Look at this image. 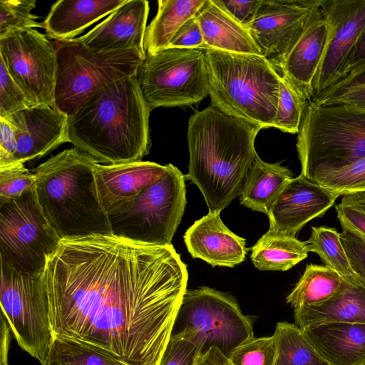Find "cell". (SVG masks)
<instances>
[{
    "label": "cell",
    "mask_w": 365,
    "mask_h": 365,
    "mask_svg": "<svg viewBox=\"0 0 365 365\" xmlns=\"http://www.w3.org/2000/svg\"><path fill=\"white\" fill-rule=\"evenodd\" d=\"M35 105L10 75L0 58V118H5Z\"/></svg>",
    "instance_id": "37"
},
{
    "label": "cell",
    "mask_w": 365,
    "mask_h": 365,
    "mask_svg": "<svg viewBox=\"0 0 365 365\" xmlns=\"http://www.w3.org/2000/svg\"><path fill=\"white\" fill-rule=\"evenodd\" d=\"M310 101L320 105L339 104L365 110V84L319 95Z\"/></svg>",
    "instance_id": "42"
},
{
    "label": "cell",
    "mask_w": 365,
    "mask_h": 365,
    "mask_svg": "<svg viewBox=\"0 0 365 365\" xmlns=\"http://www.w3.org/2000/svg\"><path fill=\"white\" fill-rule=\"evenodd\" d=\"M0 261L1 314L19 346L44 365L54 335L42 274L23 273Z\"/></svg>",
    "instance_id": "12"
},
{
    "label": "cell",
    "mask_w": 365,
    "mask_h": 365,
    "mask_svg": "<svg viewBox=\"0 0 365 365\" xmlns=\"http://www.w3.org/2000/svg\"><path fill=\"white\" fill-rule=\"evenodd\" d=\"M341 227V240L351 267L356 275L365 279V236L348 226Z\"/></svg>",
    "instance_id": "40"
},
{
    "label": "cell",
    "mask_w": 365,
    "mask_h": 365,
    "mask_svg": "<svg viewBox=\"0 0 365 365\" xmlns=\"http://www.w3.org/2000/svg\"><path fill=\"white\" fill-rule=\"evenodd\" d=\"M205 0H159L158 11L146 28L144 49L152 55L169 47L180 27L195 16Z\"/></svg>",
    "instance_id": "27"
},
{
    "label": "cell",
    "mask_w": 365,
    "mask_h": 365,
    "mask_svg": "<svg viewBox=\"0 0 365 365\" xmlns=\"http://www.w3.org/2000/svg\"><path fill=\"white\" fill-rule=\"evenodd\" d=\"M250 250L251 260L259 270L287 271L308 256L305 242L268 232Z\"/></svg>",
    "instance_id": "28"
},
{
    "label": "cell",
    "mask_w": 365,
    "mask_h": 365,
    "mask_svg": "<svg viewBox=\"0 0 365 365\" xmlns=\"http://www.w3.org/2000/svg\"><path fill=\"white\" fill-rule=\"evenodd\" d=\"M185 178L168 164L161 178L107 210L112 235L148 245H171L186 205Z\"/></svg>",
    "instance_id": "8"
},
{
    "label": "cell",
    "mask_w": 365,
    "mask_h": 365,
    "mask_svg": "<svg viewBox=\"0 0 365 365\" xmlns=\"http://www.w3.org/2000/svg\"><path fill=\"white\" fill-rule=\"evenodd\" d=\"M363 84H365V61L359 64L346 75L336 80L321 94L344 90Z\"/></svg>",
    "instance_id": "46"
},
{
    "label": "cell",
    "mask_w": 365,
    "mask_h": 365,
    "mask_svg": "<svg viewBox=\"0 0 365 365\" xmlns=\"http://www.w3.org/2000/svg\"><path fill=\"white\" fill-rule=\"evenodd\" d=\"M127 0H59L43 21L46 36L54 41L73 39L91 24L109 15Z\"/></svg>",
    "instance_id": "24"
},
{
    "label": "cell",
    "mask_w": 365,
    "mask_h": 365,
    "mask_svg": "<svg viewBox=\"0 0 365 365\" xmlns=\"http://www.w3.org/2000/svg\"><path fill=\"white\" fill-rule=\"evenodd\" d=\"M321 5L328 21L329 35L314 81L312 98L334 82L365 27V0H321Z\"/></svg>",
    "instance_id": "15"
},
{
    "label": "cell",
    "mask_w": 365,
    "mask_h": 365,
    "mask_svg": "<svg viewBox=\"0 0 365 365\" xmlns=\"http://www.w3.org/2000/svg\"><path fill=\"white\" fill-rule=\"evenodd\" d=\"M293 178L287 168L279 163H266L257 155L244 180L239 195L240 203L267 215L275 197Z\"/></svg>",
    "instance_id": "26"
},
{
    "label": "cell",
    "mask_w": 365,
    "mask_h": 365,
    "mask_svg": "<svg viewBox=\"0 0 365 365\" xmlns=\"http://www.w3.org/2000/svg\"><path fill=\"white\" fill-rule=\"evenodd\" d=\"M0 168L13 165L17 149L14 129L5 119L0 118Z\"/></svg>",
    "instance_id": "45"
},
{
    "label": "cell",
    "mask_w": 365,
    "mask_h": 365,
    "mask_svg": "<svg viewBox=\"0 0 365 365\" xmlns=\"http://www.w3.org/2000/svg\"><path fill=\"white\" fill-rule=\"evenodd\" d=\"M308 252L318 255L325 265L335 271L344 282H354L358 275L351 267L341 243L340 232L334 227H312V233L305 241Z\"/></svg>",
    "instance_id": "31"
},
{
    "label": "cell",
    "mask_w": 365,
    "mask_h": 365,
    "mask_svg": "<svg viewBox=\"0 0 365 365\" xmlns=\"http://www.w3.org/2000/svg\"><path fill=\"white\" fill-rule=\"evenodd\" d=\"M171 335L194 344L199 354L215 347L227 358L255 336L252 319L242 314L236 299L207 287L185 291Z\"/></svg>",
    "instance_id": "9"
},
{
    "label": "cell",
    "mask_w": 365,
    "mask_h": 365,
    "mask_svg": "<svg viewBox=\"0 0 365 365\" xmlns=\"http://www.w3.org/2000/svg\"><path fill=\"white\" fill-rule=\"evenodd\" d=\"M237 21L247 27L255 19L262 0H213Z\"/></svg>",
    "instance_id": "43"
},
{
    "label": "cell",
    "mask_w": 365,
    "mask_h": 365,
    "mask_svg": "<svg viewBox=\"0 0 365 365\" xmlns=\"http://www.w3.org/2000/svg\"><path fill=\"white\" fill-rule=\"evenodd\" d=\"M160 363H155V364H148V365H159Z\"/></svg>",
    "instance_id": "50"
},
{
    "label": "cell",
    "mask_w": 365,
    "mask_h": 365,
    "mask_svg": "<svg viewBox=\"0 0 365 365\" xmlns=\"http://www.w3.org/2000/svg\"><path fill=\"white\" fill-rule=\"evenodd\" d=\"M135 76L150 111L158 107L197 104L209 95L202 49L167 48L146 54Z\"/></svg>",
    "instance_id": "11"
},
{
    "label": "cell",
    "mask_w": 365,
    "mask_h": 365,
    "mask_svg": "<svg viewBox=\"0 0 365 365\" xmlns=\"http://www.w3.org/2000/svg\"><path fill=\"white\" fill-rule=\"evenodd\" d=\"M11 341V329L6 319L1 317L0 365L8 364V354Z\"/></svg>",
    "instance_id": "49"
},
{
    "label": "cell",
    "mask_w": 365,
    "mask_h": 365,
    "mask_svg": "<svg viewBox=\"0 0 365 365\" xmlns=\"http://www.w3.org/2000/svg\"><path fill=\"white\" fill-rule=\"evenodd\" d=\"M295 324L303 330L331 322L365 324V279L358 276L353 283L343 281L328 301L294 310Z\"/></svg>",
    "instance_id": "25"
},
{
    "label": "cell",
    "mask_w": 365,
    "mask_h": 365,
    "mask_svg": "<svg viewBox=\"0 0 365 365\" xmlns=\"http://www.w3.org/2000/svg\"><path fill=\"white\" fill-rule=\"evenodd\" d=\"M44 365H128L88 344L54 336Z\"/></svg>",
    "instance_id": "32"
},
{
    "label": "cell",
    "mask_w": 365,
    "mask_h": 365,
    "mask_svg": "<svg viewBox=\"0 0 365 365\" xmlns=\"http://www.w3.org/2000/svg\"><path fill=\"white\" fill-rule=\"evenodd\" d=\"M0 58L35 106H54L56 53L44 34L35 29L7 34L0 38Z\"/></svg>",
    "instance_id": "13"
},
{
    "label": "cell",
    "mask_w": 365,
    "mask_h": 365,
    "mask_svg": "<svg viewBox=\"0 0 365 365\" xmlns=\"http://www.w3.org/2000/svg\"><path fill=\"white\" fill-rule=\"evenodd\" d=\"M304 331L329 365H365V324L331 322Z\"/></svg>",
    "instance_id": "23"
},
{
    "label": "cell",
    "mask_w": 365,
    "mask_h": 365,
    "mask_svg": "<svg viewBox=\"0 0 365 365\" xmlns=\"http://www.w3.org/2000/svg\"><path fill=\"white\" fill-rule=\"evenodd\" d=\"M197 347L188 340L171 335L159 365H195Z\"/></svg>",
    "instance_id": "41"
},
{
    "label": "cell",
    "mask_w": 365,
    "mask_h": 365,
    "mask_svg": "<svg viewBox=\"0 0 365 365\" xmlns=\"http://www.w3.org/2000/svg\"><path fill=\"white\" fill-rule=\"evenodd\" d=\"M53 43L56 53L53 108L68 117L104 87L135 75L146 56L137 49L94 51L76 38Z\"/></svg>",
    "instance_id": "7"
},
{
    "label": "cell",
    "mask_w": 365,
    "mask_h": 365,
    "mask_svg": "<svg viewBox=\"0 0 365 365\" xmlns=\"http://www.w3.org/2000/svg\"><path fill=\"white\" fill-rule=\"evenodd\" d=\"M210 105L260 129L274 127L280 73L264 56L204 50Z\"/></svg>",
    "instance_id": "5"
},
{
    "label": "cell",
    "mask_w": 365,
    "mask_h": 365,
    "mask_svg": "<svg viewBox=\"0 0 365 365\" xmlns=\"http://www.w3.org/2000/svg\"><path fill=\"white\" fill-rule=\"evenodd\" d=\"M276 346L273 335L252 337L237 346L228 357L234 365H275Z\"/></svg>",
    "instance_id": "36"
},
{
    "label": "cell",
    "mask_w": 365,
    "mask_h": 365,
    "mask_svg": "<svg viewBox=\"0 0 365 365\" xmlns=\"http://www.w3.org/2000/svg\"><path fill=\"white\" fill-rule=\"evenodd\" d=\"M96 163L87 155L71 148L33 170L38 204L61 240L112 235L97 190Z\"/></svg>",
    "instance_id": "4"
},
{
    "label": "cell",
    "mask_w": 365,
    "mask_h": 365,
    "mask_svg": "<svg viewBox=\"0 0 365 365\" xmlns=\"http://www.w3.org/2000/svg\"><path fill=\"white\" fill-rule=\"evenodd\" d=\"M61 240L44 215L35 187L0 198V259L21 272L41 274Z\"/></svg>",
    "instance_id": "10"
},
{
    "label": "cell",
    "mask_w": 365,
    "mask_h": 365,
    "mask_svg": "<svg viewBox=\"0 0 365 365\" xmlns=\"http://www.w3.org/2000/svg\"><path fill=\"white\" fill-rule=\"evenodd\" d=\"M195 365H234L219 349L211 347L197 357Z\"/></svg>",
    "instance_id": "48"
},
{
    "label": "cell",
    "mask_w": 365,
    "mask_h": 365,
    "mask_svg": "<svg viewBox=\"0 0 365 365\" xmlns=\"http://www.w3.org/2000/svg\"><path fill=\"white\" fill-rule=\"evenodd\" d=\"M150 112L135 75L117 81L68 117L69 142L99 164L141 161L151 146Z\"/></svg>",
    "instance_id": "3"
},
{
    "label": "cell",
    "mask_w": 365,
    "mask_h": 365,
    "mask_svg": "<svg viewBox=\"0 0 365 365\" xmlns=\"http://www.w3.org/2000/svg\"><path fill=\"white\" fill-rule=\"evenodd\" d=\"M36 175L24 164L0 168V198H13L35 187Z\"/></svg>",
    "instance_id": "39"
},
{
    "label": "cell",
    "mask_w": 365,
    "mask_h": 365,
    "mask_svg": "<svg viewBox=\"0 0 365 365\" xmlns=\"http://www.w3.org/2000/svg\"><path fill=\"white\" fill-rule=\"evenodd\" d=\"M4 119L11 125L16 135L14 165L42 158L61 144L70 143L68 117L53 107L37 105Z\"/></svg>",
    "instance_id": "17"
},
{
    "label": "cell",
    "mask_w": 365,
    "mask_h": 365,
    "mask_svg": "<svg viewBox=\"0 0 365 365\" xmlns=\"http://www.w3.org/2000/svg\"><path fill=\"white\" fill-rule=\"evenodd\" d=\"M202 45V33L195 16L180 27L172 39L168 48L201 49Z\"/></svg>",
    "instance_id": "44"
},
{
    "label": "cell",
    "mask_w": 365,
    "mask_h": 365,
    "mask_svg": "<svg viewBox=\"0 0 365 365\" xmlns=\"http://www.w3.org/2000/svg\"><path fill=\"white\" fill-rule=\"evenodd\" d=\"M272 335L277 351L275 365H329L305 331L295 324L278 322Z\"/></svg>",
    "instance_id": "30"
},
{
    "label": "cell",
    "mask_w": 365,
    "mask_h": 365,
    "mask_svg": "<svg viewBox=\"0 0 365 365\" xmlns=\"http://www.w3.org/2000/svg\"><path fill=\"white\" fill-rule=\"evenodd\" d=\"M309 180L341 195L365 190V157L339 169L316 171Z\"/></svg>",
    "instance_id": "34"
},
{
    "label": "cell",
    "mask_w": 365,
    "mask_h": 365,
    "mask_svg": "<svg viewBox=\"0 0 365 365\" xmlns=\"http://www.w3.org/2000/svg\"><path fill=\"white\" fill-rule=\"evenodd\" d=\"M309 101L284 76H280L279 95L274 127L284 133H298Z\"/></svg>",
    "instance_id": "33"
},
{
    "label": "cell",
    "mask_w": 365,
    "mask_h": 365,
    "mask_svg": "<svg viewBox=\"0 0 365 365\" xmlns=\"http://www.w3.org/2000/svg\"><path fill=\"white\" fill-rule=\"evenodd\" d=\"M329 35V24L321 0L311 11L301 35L277 70L310 101L313 85Z\"/></svg>",
    "instance_id": "18"
},
{
    "label": "cell",
    "mask_w": 365,
    "mask_h": 365,
    "mask_svg": "<svg viewBox=\"0 0 365 365\" xmlns=\"http://www.w3.org/2000/svg\"><path fill=\"white\" fill-rule=\"evenodd\" d=\"M364 61H365V27L355 43L339 75L334 82Z\"/></svg>",
    "instance_id": "47"
},
{
    "label": "cell",
    "mask_w": 365,
    "mask_h": 365,
    "mask_svg": "<svg viewBox=\"0 0 365 365\" xmlns=\"http://www.w3.org/2000/svg\"><path fill=\"white\" fill-rule=\"evenodd\" d=\"M36 0H0V38L20 29L43 28L31 13Z\"/></svg>",
    "instance_id": "35"
},
{
    "label": "cell",
    "mask_w": 365,
    "mask_h": 365,
    "mask_svg": "<svg viewBox=\"0 0 365 365\" xmlns=\"http://www.w3.org/2000/svg\"><path fill=\"white\" fill-rule=\"evenodd\" d=\"M342 278L326 265L309 264L287 295V304L294 310L321 304L331 298L340 289Z\"/></svg>",
    "instance_id": "29"
},
{
    "label": "cell",
    "mask_w": 365,
    "mask_h": 365,
    "mask_svg": "<svg viewBox=\"0 0 365 365\" xmlns=\"http://www.w3.org/2000/svg\"><path fill=\"white\" fill-rule=\"evenodd\" d=\"M341 196L299 175L292 179L273 201L267 215L268 232L295 237L309 221L323 216Z\"/></svg>",
    "instance_id": "16"
},
{
    "label": "cell",
    "mask_w": 365,
    "mask_h": 365,
    "mask_svg": "<svg viewBox=\"0 0 365 365\" xmlns=\"http://www.w3.org/2000/svg\"><path fill=\"white\" fill-rule=\"evenodd\" d=\"M145 0H127L87 34L76 38L97 51L137 49L145 53L144 39L149 14Z\"/></svg>",
    "instance_id": "19"
},
{
    "label": "cell",
    "mask_w": 365,
    "mask_h": 365,
    "mask_svg": "<svg viewBox=\"0 0 365 365\" xmlns=\"http://www.w3.org/2000/svg\"><path fill=\"white\" fill-rule=\"evenodd\" d=\"M220 214L209 212L196 220L185 232L184 241L193 258L212 267H233L245 260L248 249L245 240L229 230Z\"/></svg>",
    "instance_id": "20"
},
{
    "label": "cell",
    "mask_w": 365,
    "mask_h": 365,
    "mask_svg": "<svg viewBox=\"0 0 365 365\" xmlns=\"http://www.w3.org/2000/svg\"><path fill=\"white\" fill-rule=\"evenodd\" d=\"M187 279L173 245L113 235L62 240L42 274L54 336L128 365L160 363Z\"/></svg>",
    "instance_id": "1"
},
{
    "label": "cell",
    "mask_w": 365,
    "mask_h": 365,
    "mask_svg": "<svg viewBox=\"0 0 365 365\" xmlns=\"http://www.w3.org/2000/svg\"><path fill=\"white\" fill-rule=\"evenodd\" d=\"M261 129L210 105L188 122V178L201 191L209 212H220L239 196L257 155Z\"/></svg>",
    "instance_id": "2"
},
{
    "label": "cell",
    "mask_w": 365,
    "mask_h": 365,
    "mask_svg": "<svg viewBox=\"0 0 365 365\" xmlns=\"http://www.w3.org/2000/svg\"><path fill=\"white\" fill-rule=\"evenodd\" d=\"M168 165L138 161L118 165L96 163L95 178L101 204L106 210L133 198L161 178Z\"/></svg>",
    "instance_id": "21"
},
{
    "label": "cell",
    "mask_w": 365,
    "mask_h": 365,
    "mask_svg": "<svg viewBox=\"0 0 365 365\" xmlns=\"http://www.w3.org/2000/svg\"><path fill=\"white\" fill-rule=\"evenodd\" d=\"M195 17L202 33V50L262 56L247 28L213 0H205Z\"/></svg>",
    "instance_id": "22"
},
{
    "label": "cell",
    "mask_w": 365,
    "mask_h": 365,
    "mask_svg": "<svg viewBox=\"0 0 365 365\" xmlns=\"http://www.w3.org/2000/svg\"><path fill=\"white\" fill-rule=\"evenodd\" d=\"M301 175L339 169L365 157V110L309 101L297 141Z\"/></svg>",
    "instance_id": "6"
},
{
    "label": "cell",
    "mask_w": 365,
    "mask_h": 365,
    "mask_svg": "<svg viewBox=\"0 0 365 365\" xmlns=\"http://www.w3.org/2000/svg\"><path fill=\"white\" fill-rule=\"evenodd\" d=\"M335 208L341 225L365 236V190L342 195Z\"/></svg>",
    "instance_id": "38"
},
{
    "label": "cell",
    "mask_w": 365,
    "mask_h": 365,
    "mask_svg": "<svg viewBox=\"0 0 365 365\" xmlns=\"http://www.w3.org/2000/svg\"><path fill=\"white\" fill-rule=\"evenodd\" d=\"M319 0H262L247 27L262 56L278 69Z\"/></svg>",
    "instance_id": "14"
}]
</instances>
